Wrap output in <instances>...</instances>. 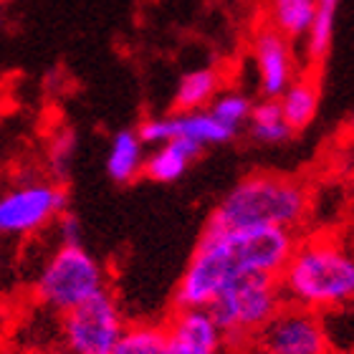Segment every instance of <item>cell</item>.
Returning <instances> with one entry per match:
<instances>
[{
	"instance_id": "10",
	"label": "cell",
	"mask_w": 354,
	"mask_h": 354,
	"mask_svg": "<svg viewBox=\"0 0 354 354\" xmlns=\"http://www.w3.org/2000/svg\"><path fill=\"white\" fill-rule=\"evenodd\" d=\"M165 354H223V332L207 309H175L162 326Z\"/></svg>"
},
{
	"instance_id": "18",
	"label": "cell",
	"mask_w": 354,
	"mask_h": 354,
	"mask_svg": "<svg viewBox=\"0 0 354 354\" xmlns=\"http://www.w3.org/2000/svg\"><path fill=\"white\" fill-rule=\"evenodd\" d=\"M334 23H337V8L334 6H317V15L306 30V56L309 61L319 64L332 51L334 41Z\"/></svg>"
},
{
	"instance_id": "1",
	"label": "cell",
	"mask_w": 354,
	"mask_h": 354,
	"mask_svg": "<svg viewBox=\"0 0 354 354\" xmlns=\"http://www.w3.org/2000/svg\"><path fill=\"white\" fill-rule=\"evenodd\" d=\"M296 241L294 230L273 225L230 230L205 225L175 288V309H207L230 281L245 273L279 276Z\"/></svg>"
},
{
	"instance_id": "11",
	"label": "cell",
	"mask_w": 354,
	"mask_h": 354,
	"mask_svg": "<svg viewBox=\"0 0 354 354\" xmlns=\"http://www.w3.org/2000/svg\"><path fill=\"white\" fill-rule=\"evenodd\" d=\"M253 59L259 68V84L263 99H279L294 82V51L291 41L279 30L266 26L253 38Z\"/></svg>"
},
{
	"instance_id": "24",
	"label": "cell",
	"mask_w": 354,
	"mask_h": 354,
	"mask_svg": "<svg viewBox=\"0 0 354 354\" xmlns=\"http://www.w3.org/2000/svg\"><path fill=\"white\" fill-rule=\"evenodd\" d=\"M0 271H3V248H0Z\"/></svg>"
},
{
	"instance_id": "27",
	"label": "cell",
	"mask_w": 354,
	"mask_h": 354,
	"mask_svg": "<svg viewBox=\"0 0 354 354\" xmlns=\"http://www.w3.org/2000/svg\"><path fill=\"white\" fill-rule=\"evenodd\" d=\"M0 114H3V109H0Z\"/></svg>"
},
{
	"instance_id": "3",
	"label": "cell",
	"mask_w": 354,
	"mask_h": 354,
	"mask_svg": "<svg viewBox=\"0 0 354 354\" xmlns=\"http://www.w3.org/2000/svg\"><path fill=\"white\" fill-rule=\"evenodd\" d=\"M309 187L286 175H248L228 190L218 203L207 225L210 228H301L309 215Z\"/></svg>"
},
{
	"instance_id": "4",
	"label": "cell",
	"mask_w": 354,
	"mask_h": 354,
	"mask_svg": "<svg viewBox=\"0 0 354 354\" xmlns=\"http://www.w3.org/2000/svg\"><path fill=\"white\" fill-rule=\"evenodd\" d=\"M281 306H283V294L279 286V276L245 273L230 281L210 301L207 311L223 332V339L243 344L261 332V326Z\"/></svg>"
},
{
	"instance_id": "15",
	"label": "cell",
	"mask_w": 354,
	"mask_h": 354,
	"mask_svg": "<svg viewBox=\"0 0 354 354\" xmlns=\"http://www.w3.org/2000/svg\"><path fill=\"white\" fill-rule=\"evenodd\" d=\"M221 91V74L215 68H192L180 79L175 88V109L177 111H200L207 109L210 102Z\"/></svg>"
},
{
	"instance_id": "22",
	"label": "cell",
	"mask_w": 354,
	"mask_h": 354,
	"mask_svg": "<svg viewBox=\"0 0 354 354\" xmlns=\"http://www.w3.org/2000/svg\"><path fill=\"white\" fill-rule=\"evenodd\" d=\"M56 238H59V245H79L82 243V223L74 213H61L56 218Z\"/></svg>"
},
{
	"instance_id": "20",
	"label": "cell",
	"mask_w": 354,
	"mask_h": 354,
	"mask_svg": "<svg viewBox=\"0 0 354 354\" xmlns=\"http://www.w3.org/2000/svg\"><path fill=\"white\" fill-rule=\"evenodd\" d=\"M251 106H253V102L245 94H241V91H225V94L215 96L213 102H210V106H207V111H210L221 124H225L228 129L238 132V129L248 122V117H251Z\"/></svg>"
},
{
	"instance_id": "21",
	"label": "cell",
	"mask_w": 354,
	"mask_h": 354,
	"mask_svg": "<svg viewBox=\"0 0 354 354\" xmlns=\"http://www.w3.org/2000/svg\"><path fill=\"white\" fill-rule=\"evenodd\" d=\"M76 157V134L71 129H61L48 142V170L56 177V183L71 175V165Z\"/></svg>"
},
{
	"instance_id": "12",
	"label": "cell",
	"mask_w": 354,
	"mask_h": 354,
	"mask_svg": "<svg viewBox=\"0 0 354 354\" xmlns=\"http://www.w3.org/2000/svg\"><path fill=\"white\" fill-rule=\"evenodd\" d=\"M203 145L185 137H175V140L165 142L152 152L149 157H145V167L142 172L152 180V183H177L180 177L187 172L195 160L203 155Z\"/></svg>"
},
{
	"instance_id": "13",
	"label": "cell",
	"mask_w": 354,
	"mask_h": 354,
	"mask_svg": "<svg viewBox=\"0 0 354 354\" xmlns=\"http://www.w3.org/2000/svg\"><path fill=\"white\" fill-rule=\"evenodd\" d=\"M319 102H322V91H319L317 79L304 76V79H294L288 84L286 91L279 96L281 117L286 122L291 132H301L317 119Z\"/></svg>"
},
{
	"instance_id": "23",
	"label": "cell",
	"mask_w": 354,
	"mask_h": 354,
	"mask_svg": "<svg viewBox=\"0 0 354 354\" xmlns=\"http://www.w3.org/2000/svg\"><path fill=\"white\" fill-rule=\"evenodd\" d=\"M317 6H334V8H339V0H317Z\"/></svg>"
},
{
	"instance_id": "26",
	"label": "cell",
	"mask_w": 354,
	"mask_h": 354,
	"mask_svg": "<svg viewBox=\"0 0 354 354\" xmlns=\"http://www.w3.org/2000/svg\"><path fill=\"white\" fill-rule=\"evenodd\" d=\"M0 26H3V18H0Z\"/></svg>"
},
{
	"instance_id": "19",
	"label": "cell",
	"mask_w": 354,
	"mask_h": 354,
	"mask_svg": "<svg viewBox=\"0 0 354 354\" xmlns=\"http://www.w3.org/2000/svg\"><path fill=\"white\" fill-rule=\"evenodd\" d=\"M111 354H165V332L157 324H127Z\"/></svg>"
},
{
	"instance_id": "5",
	"label": "cell",
	"mask_w": 354,
	"mask_h": 354,
	"mask_svg": "<svg viewBox=\"0 0 354 354\" xmlns=\"http://www.w3.org/2000/svg\"><path fill=\"white\" fill-rule=\"evenodd\" d=\"M106 288V271L94 253L79 245H59L36 276L38 301L66 314Z\"/></svg>"
},
{
	"instance_id": "14",
	"label": "cell",
	"mask_w": 354,
	"mask_h": 354,
	"mask_svg": "<svg viewBox=\"0 0 354 354\" xmlns=\"http://www.w3.org/2000/svg\"><path fill=\"white\" fill-rule=\"evenodd\" d=\"M145 167V145L137 129H119L111 137L109 155H106V172L114 183H132L142 175Z\"/></svg>"
},
{
	"instance_id": "16",
	"label": "cell",
	"mask_w": 354,
	"mask_h": 354,
	"mask_svg": "<svg viewBox=\"0 0 354 354\" xmlns=\"http://www.w3.org/2000/svg\"><path fill=\"white\" fill-rule=\"evenodd\" d=\"M317 15V0H271V28L288 41L304 38Z\"/></svg>"
},
{
	"instance_id": "25",
	"label": "cell",
	"mask_w": 354,
	"mask_h": 354,
	"mask_svg": "<svg viewBox=\"0 0 354 354\" xmlns=\"http://www.w3.org/2000/svg\"><path fill=\"white\" fill-rule=\"evenodd\" d=\"M46 354H64V352H46Z\"/></svg>"
},
{
	"instance_id": "17",
	"label": "cell",
	"mask_w": 354,
	"mask_h": 354,
	"mask_svg": "<svg viewBox=\"0 0 354 354\" xmlns=\"http://www.w3.org/2000/svg\"><path fill=\"white\" fill-rule=\"evenodd\" d=\"M248 127H251V137L261 145H283L294 137V132L281 117L279 99H261L259 104H253Z\"/></svg>"
},
{
	"instance_id": "9",
	"label": "cell",
	"mask_w": 354,
	"mask_h": 354,
	"mask_svg": "<svg viewBox=\"0 0 354 354\" xmlns=\"http://www.w3.org/2000/svg\"><path fill=\"white\" fill-rule=\"evenodd\" d=\"M137 134H140L142 145H155V147L175 140V137H185V140L198 142L203 147H210V145H225L238 132L221 124L207 109H200L175 111L170 117H152L147 122H142Z\"/></svg>"
},
{
	"instance_id": "2",
	"label": "cell",
	"mask_w": 354,
	"mask_h": 354,
	"mask_svg": "<svg viewBox=\"0 0 354 354\" xmlns=\"http://www.w3.org/2000/svg\"><path fill=\"white\" fill-rule=\"evenodd\" d=\"M279 286L288 304L317 314L339 311L354 296V261L334 236L304 238L281 268Z\"/></svg>"
},
{
	"instance_id": "7",
	"label": "cell",
	"mask_w": 354,
	"mask_h": 354,
	"mask_svg": "<svg viewBox=\"0 0 354 354\" xmlns=\"http://www.w3.org/2000/svg\"><path fill=\"white\" fill-rule=\"evenodd\" d=\"M251 342L259 354H329L324 317L288 301H283Z\"/></svg>"
},
{
	"instance_id": "6",
	"label": "cell",
	"mask_w": 354,
	"mask_h": 354,
	"mask_svg": "<svg viewBox=\"0 0 354 354\" xmlns=\"http://www.w3.org/2000/svg\"><path fill=\"white\" fill-rule=\"evenodd\" d=\"M127 329V319L109 288L61 314L64 354H111Z\"/></svg>"
},
{
	"instance_id": "8",
	"label": "cell",
	"mask_w": 354,
	"mask_h": 354,
	"mask_svg": "<svg viewBox=\"0 0 354 354\" xmlns=\"http://www.w3.org/2000/svg\"><path fill=\"white\" fill-rule=\"evenodd\" d=\"M68 192L61 183H23L0 195V236H30L66 213Z\"/></svg>"
}]
</instances>
